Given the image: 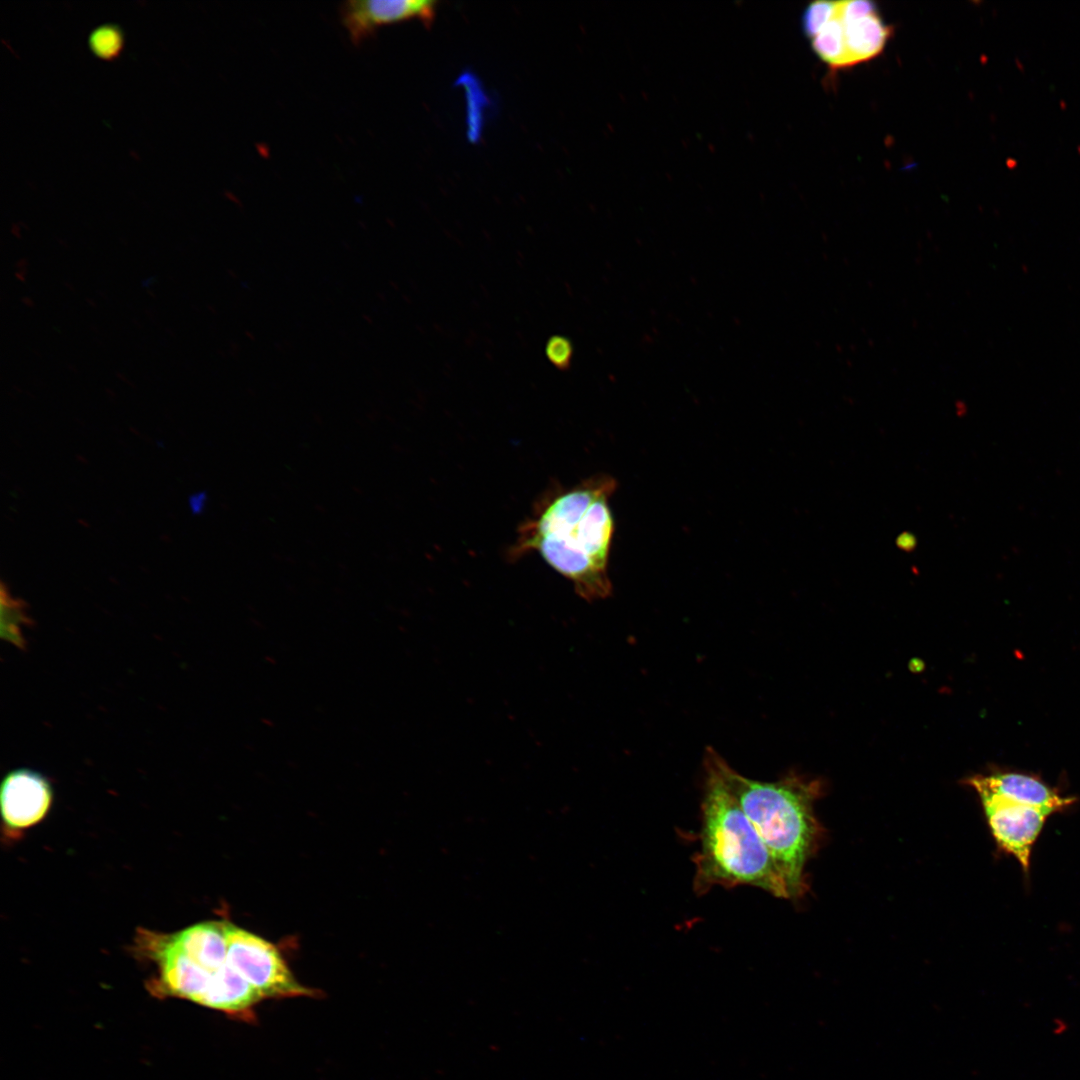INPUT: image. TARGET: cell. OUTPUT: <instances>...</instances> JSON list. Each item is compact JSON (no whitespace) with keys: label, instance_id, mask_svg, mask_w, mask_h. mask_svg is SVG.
I'll use <instances>...</instances> for the list:
<instances>
[{"label":"cell","instance_id":"cell-1","mask_svg":"<svg viewBox=\"0 0 1080 1080\" xmlns=\"http://www.w3.org/2000/svg\"><path fill=\"white\" fill-rule=\"evenodd\" d=\"M616 486L610 475L596 474L570 488L548 489L518 528L509 559L537 552L583 599L608 597L612 592L608 560L615 530L608 500Z\"/></svg>","mask_w":1080,"mask_h":1080},{"label":"cell","instance_id":"cell-2","mask_svg":"<svg viewBox=\"0 0 1080 1080\" xmlns=\"http://www.w3.org/2000/svg\"><path fill=\"white\" fill-rule=\"evenodd\" d=\"M700 849L693 856V888L698 895L715 886L750 885L790 898L768 848L719 772L704 758Z\"/></svg>","mask_w":1080,"mask_h":1080},{"label":"cell","instance_id":"cell-3","mask_svg":"<svg viewBox=\"0 0 1080 1080\" xmlns=\"http://www.w3.org/2000/svg\"><path fill=\"white\" fill-rule=\"evenodd\" d=\"M768 848L790 898L805 889L804 867L813 850L817 824L813 802L817 784L798 776L774 782L750 779L733 769L713 748L705 753Z\"/></svg>","mask_w":1080,"mask_h":1080},{"label":"cell","instance_id":"cell-4","mask_svg":"<svg viewBox=\"0 0 1080 1080\" xmlns=\"http://www.w3.org/2000/svg\"><path fill=\"white\" fill-rule=\"evenodd\" d=\"M228 958L264 999L314 995L313 990L296 980L274 944L233 923L229 927Z\"/></svg>","mask_w":1080,"mask_h":1080},{"label":"cell","instance_id":"cell-5","mask_svg":"<svg viewBox=\"0 0 1080 1080\" xmlns=\"http://www.w3.org/2000/svg\"><path fill=\"white\" fill-rule=\"evenodd\" d=\"M977 792L998 848L1014 856L1027 876L1033 846L1052 814L985 790Z\"/></svg>","mask_w":1080,"mask_h":1080},{"label":"cell","instance_id":"cell-6","mask_svg":"<svg viewBox=\"0 0 1080 1080\" xmlns=\"http://www.w3.org/2000/svg\"><path fill=\"white\" fill-rule=\"evenodd\" d=\"M53 803L48 779L37 771L20 768L2 780L0 805L3 825L9 833H19L40 823Z\"/></svg>","mask_w":1080,"mask_h":1080},{"label":"cell","instance_id":"cell-7","mask_svg":"<svg viewBox=\"0 0 1080 1080\" xmlns=\"http://www.w3.org/2000/svg\"><path fill=\"white\" fill-rule=\"evenodd\" d=\"M435 11L436 2L427 0H350L340 7L342 23L354 43L385 24L418 19L429 25Z\"/></svg>","mask_w":1080,"mask_h":1080},{"label":"cell","instance_id":"cell-8","mask_svg":"<svg viewBox=\"0 0 1080 1080\" xmlns=\"http://www.w3.org/2000/svg\"><path fill=\"white\" fill-rule=\"evenodd\" d=\"M968 783L976 791L985 790L1008 800L1045 810L1052 815L1064 811L1075 802V798L1062 796L1039 777L1019 772L974 776Z\"/></svg>","mask_w":1080,"mask_h":1080},{"label":"cell","instance_id":"cell-9","mask_svg":"<svg viewBox=\"0 0 1080 1080\" xmlns=\"http://www.w3.org/2000/svg\"><path fill=\"white\" fill-rule=\"evenodd\" d=\"M843 24L849 66L878 56L892 33L891 27L877 12L856 20L845 21Z\"/></svg>","mask_w":1080,"mask_h":1080},{"label":"cell","instance_id":"cell-10","mask_svg":"<svg viewBox=\"0 0 1080 1080\" xmlns=\"http://www.w3.org/2000/svg\"><path fill=\"white\" fill-rule=\"evenodd\" d=\"M811 44L816 55L832 68L850 67L845 44L844 24L838 15L811 39Z\"/></svg>","mask_w":1080,"mask_h":1080},{"label":"cell","instance_id":"cell-11","mask_svg":"<svg viewBox=\"0 0 1080 1080\" xmlns=\"http://www.w3.org/2000/svg\"><path fill=\"white\" fill-rule=\"evenodd\" d=\"M88 44L97 57L110 60L119 54L123 45V35L117 25L103 24L90 33Z\"/></svg>","mask_w":1080,"mask_h":1080},{"label":"cell","instance_id":"cell-12","mask_svg":"<svg viewBox=\"0 0 1080 1080\" xmlns=\"http://www.w3.org/2000/svg\"><path fill=\"white\" fill-rule=\"evenodd\" d=\"M837 15V1H816L808 5L802 17L804 33L812 39Z\"/></svg>","mask_w":1080,"mask_h":1080},{"label":"cell","instance_id":"cell-13","mask_svg":"<svg viewBox=\"0 0 1080 1080\" xmlns=\"http://www.w3.org/2000/svg\"><path fill=\"white\" fill-rule=\"evenodd\" d=\"M874 2L867 0L837 1V15L843 21H851L876 13Z\"/></svg>","mask_w":1080,"mask_h":1080},{"label":"cell","instance_id":"cell-14","mask_svg":"<svg viewBox=\"0 0 1080 1080\" xmlns=\"http://www.w3.org/2000/svg\"><path fill=\"white\" fill-rule=\"evenodd\" d=\"M546 353L553 364L564 367L571 359L572 348L567 339L553 337L547 343Z\"/></svg>","mask_w":1080,"mask_h":1080},{"label":"cell","instance_id":"cell-15","mask_svg":"<svg viewBox=\"0 0 1080 1080\" xmlns=\"http://www.w3.org/2000/svg\"><path fill=\"white\" fill-rule=\"evenodd\" d=\"M26 272H27L26 269H18L17 272L15 273V277L19 281L25 282V280H26Z\"/></svg>","mask_w":1080,"mask_h":1080},{"label":"cell","instance_id":"cell-16","mask_svg":"<svg viewBox=\"0 0 1080 1080\" xmlns=\"http://www.w3.org/2000/svg\"><path fill=\"white\" fill-rule=\"evenodd\" d=\"M27 265L28 261L26 258H20L16 263L17 269H26Z\"/></svg>","mask_w":1080,"mask_h":1080},{"label":"cell","instance_id":"cell-17","mask_svg":"<svg viewBox=\"0 0 1080 1080\" xmlns=\"http://www.w3.org/2000/svg\"><path fill=\"white\" fill-rule=\"evenodd\" d=\"M22 302H23V303H24V305H25V306H27V307H33V306H34V301L32 300V298H30V297H28V296H24V297L22 298Z\"/></svg>","mask_w":1080,"mask_h":1080}]
</instances>
